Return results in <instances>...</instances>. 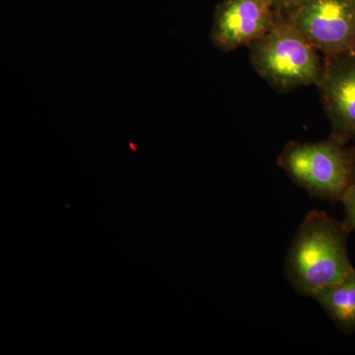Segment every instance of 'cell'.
Segmentation results:
<instances>
[{
    "label": "cell",
    "mask_w": 355,
    "mask_h": 355,
    "mask_svg": "<svg viewBox=\"0 0 355 355\" xmlns=\"http://www.w3.org/2000/svg\"><path fill=\"white\" fill-rule=\"evenodd\" d=\"M343 222L321 210H311L292 238L286 275L292 288L312 297L354 272Z\"/></svg>",
    "instance_id": "obj_1"
},
{
    "label": "cell",
    "mask_w": 355,
    "mask_h": 355,
    "mask_svg": "<svg viewBox=\"0 0 355 355\" xmlns=\"http://www.w3.org/2000/svg\"><path fill=\"white\" fill-rule=\"evenodd\" d=\"M249 46L254 69L279 92L317 85L323 73L320 51L282 14L270 31Z\"/></svg>",
    "instance_id": "obj_2"
},
{
    "label": "cell",
    "mask_w": 355,
    "mask_h": 355,
    "mask_svg": "<svg viewBox=\"0 0 355 355\" xmlns=\"http://www.w3.org/2000/svg\"><path fill=\"white\" fill-rule=\"evenodd\" d=\"M277 164L310 197L329 202H342L354 183L349 148L331 137L320 142H288Z\"/></svg>",
    "instance_id": "obj_3"
},
{
    "label": "cell",
    "mask_w": 355,
    "mask_h": 355,
    "mask_svg": "<svg viewBox=\"0 0 355 355\" xmlns=\"http://www.w3.org/2000/svg\"><path fill=\"white\" fill-rule=\"evenodd\" d=\"M286 16L326 58L355 53V0H305Z\"/></svg>",
    "instance_id": "obj_4"
},
{
    "label": "cell",
    "mask_w": 355,
    "mask_h": 355,
    "mask_svg": "<svg viewBox=\"0 0 355 355\" xmlns=\"http://www.w3.org/2000/svg\"><path fill=\"white\" fill-rule=\"evenodd\" d=\"M317 86L331 121V139L355 142V53L324 58Z\"/></svg>",
    "instance_id": "obj_5"
},
{
    "label": "cell",
    "mask_w": 355,
    "mask_h": 355,
    "mask_svg": "<svg viewBox=\"0 0 355 355\" xmlns=\"http://www.w3.org/2000/svg\"><path fill=\"white\" fill-rule=\"evenodd\" d=\"M277 16L270 0H224L214 14L210 39L222 51L249 46L270 31Z\"/></svg>",
    "instance_id": "obj_6"
},
{
    "label": "cell",
    "mask_w": 355,
    "mask_h": 355,
    "mask_svg": "<svg viewBox=\"0 0 355 355\" xmlns=\"http://www.w3.org/2000/svg\"><path fill=\"white\" fill-rule=\"evenodd\" d=\"M343 333L355 331V270L338 284L316 292L312 297Z\"/></svg>",
    "instance_id": "obj_7"
},
{
    "label": "cell",
    "mask_w": 355,
    "mask_h": 355,
    "mask_svg": "<svg viewBox=\"0 0 355 355\" xmlns=\"http://www.w3.org/2000/svg\"><path fill=\"white\" fill-rule=\"evenodd\" d=\"M343 209H345V218L343 225L347 233L355 231V183L350 184L347 191L342 198Z\"/></svg>",
    "instance_id": "obj_8"
},
{
    "label": "cell",
    "mask_w": 355,
    "mask_h": 355,
    "mask_svg": "<svg viewBox=\"0 0 355 355\" xmlns=\"http://www.w3.org/2000/svg\"><path fill=\"white\" fill-rule=\"evenodd\" d=\"M270 1L272 2L273 8L277 13L286 15L305 0H270Z\"/></svg>",
    "instance_id": "obj_9"
},
{
    "label": "cell",
    "mask_w": 355,
    "mask_h": 355,
    "mask_svg": "<svg viewBox=\"0 0 355 355\" xmlns=\"http://www.w3.org/2000/svg\"><path fill=\"white\" fill-rule=\"evenodd\" d=\"M349 150L352 160V177H354V183H355V142L354 146L350 147Z\"/></svg>",
    "instance_id": "obj_10"
}]
</instances>
